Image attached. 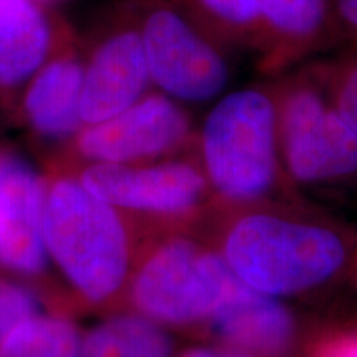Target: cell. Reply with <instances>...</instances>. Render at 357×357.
<instances>
[{"instance_id":"cell-1","label":"cell","mask_w":357,"mask_h":357,"mask_svg":"<svg viewBox=\"0 0 357 357\" xmlns=\"http://www.w3.org/2000/svg\"><path fill=\"white\" fill-rule=\"evenodd\" d=\"M346 257V245L336 231L271 213L238 218L223 245L230 270L271 296L321 287L341 271Z\"/></svg>"},{"instance_id":"cell-2","label":"cell","mask_w":357,"mask_h":357,"mask_svg":"<svg viewBox=\"0 0 357 357\" xmlns=\"http://www.w3.org/2000/svg\"><path fill=\"white\" fill-rule=\"evenodd\" d=\"M43 238L47 252L75 288L105 300L128 271V238L116 208L79 178L61 177L45 187Z\"/></svg>"},{"instance_id":"cell-3","label":"cell","mask_w":357,"mask_h":357,"mask_svg":"<svg viewBox=\"0 0 357 357\" xmlns=\"http://www.w3.org/2000/svg\"><path fill=\"white\" fill-rule=\"evenodd\" d=\"M278 111L260 89L222 96L208 111L200 146L208 181L223 197L253 200L276 178Z\"/></svg>"},{"instance_id":"cell-4","label":"cell","mask_w":357,"mask_h":357,"mask_svg":"<svg viewBox=\"0 0 357 357\" xmlns=\"http://www.w3.org/2000/svg\"><path fill=\"white\" fill-rule=\"evenodd\" d=\"M139 30L151 83L177 102H207L230 78L227 60L184 12L151 3L134 22Z\"/></svg>"},{"instance_id":"cell-5","label":"cell","mask_w":357,"mask_h":357,"mask_svg":"<svg viewBox=\"0 0 357 357\" xmlns=\"http://www.w3.org/2000/svg\"><path fill=\"white\" fill-rule=\"evenodd\" d=\"M235 273L223 257L177 238L162 245L134 280V301L153 321L192 324L211 321Z\"/></svg>"},{"instance_id":"cell-6","label":"cell","mask_w":357,"mask_h":357,"mask_svg":"<svg viewBox=\"0 0 357 357\" xmlns=\"http://www.w3.org/2000/svg\"><path fill=\"white\" fill-rule=\"evenodd\" d=\"M278 131L296 181L324 182L357 172V131L316 91L289 93L278 113Z\"/></svg>"},{"instance_id":"cell-7","label":"cell","mask_w":357,"mask_h":357,"mask_svg":"<svg viewBox=\"0 0 357 357\" xmlns=\"http://www.w3.org/2000/svg\"><path fill=\"white\" fill-rule=\"evenodd\" d=\"M189 132L187 111L159 91L147 93L113 118L88 124L73 141L91 164H136L177 149Z\"/></svg>"},{"instance_id":"cell-8","label":"cell","mask_w":357,"mask_h":357,"mask_svg":"<svg viewBox=\"0 0 357 357\" xmlns=\"http://www.w3.org/2000/svg\"><path fill=\"white\" fill-rule=\"evenodd\" d=\"M79 181L116 208L177 215L192 211L204 197L205 177L187 162L89 164Z\"/></svg>"},{"instance_id":"cell-9","label":"cell","mask_w":357,"mask_h":357,"mask_svg":"<svg viewBox=\"0 0 357 357\" xmlns=\"http://www.w3.org/2000/svg\"><path fill=\"white\" fill-rule=\"evenodd\" d=\"M83 61L84 126L113 118L149 93V70L136 24L105 30Z\"/></svg>"},{"instance_id":"cell-10","label":"cell","mask_w":357,"mask_h":357,"mask_svg":"<svg viewBox=\"0 0 357 357\" xmlns=\"http://www.w3.org/2000/svg\"><path fill=\"white\" fill-rule=\"evenodd\" d=\"M45 184L24 159L0 154V263L38 273L47 261L43 238Z\"/></svg>"},{"instance_id":"cell-11","label":"cell","mask_w":357,"mask_h":357,"mask_svg":"<svg viewBox=\"0 0 357 357\" xmlns=\"http://www.w3.org/2000/svg\"><path fill=\"white\" fill-rule=\"evenodd\" d=\"M83 55L68 40L20 89L13 105L24 123L45 139H75L82 119Z\"/></svg>"},{"instance_id":"cell-12","label":"cell","mask_w":357,"mask_h":357,"mask_svg":"<svg viewBox=\"0 0 357 357\" xmlns=\"http://www.w3.org/2000/svg\"><path fill=\"white\" fill-rule=\"evenodd\" d=\"M211 323L227 347L248 357H284L296 337L291 311L236 275Z\"/></svg>"},{"instance_id":"cell-13","label":"cell","mask_w":357,"mask_h":357,"mask_svg":"<svg viewBox=\"0 0 357 357\" xmlns=\"http://www.w3.org/2000/svg\"><path fill=\"white\" fill-rule=\"evenodd\" d=\"M70 40L38 0H0V98L15 102L20 89Z\"/></svg>"},{"instance_id":"cell-14","label":"cell","mask_w":357,"mask_h":357,"mask_svg":"<svg viewBox=\"0 0 357 357\" xmlns=\"http://www.w3.org/2000/svg\"><path fill=\"white\" fill-rule=\"evenodd\" d=\"M77 329L58 318H35L0 344V357H78Z\"/></svg>"},{"instance_id":"cell-15","label":"cell","mask_w":357,"mask_h":357,"mask_svg":"<svg viewBox=\"0 0 357 357\" xmlns=\"http://www.w3.org/2000/svg\"><path fill=\"white\" fill-rule=\"evenodd\" d=\"M114 357H169L171 339L155 321L144 316H116L108 321Z\"/></svg>"},{"instance_id":"cell-16","label":"cell","mask_w":357,"mask_h":357,"mask_svg":"<svg viewBox=\"0 0 357 357\" xmlns=\"http://www.w3.org/2000/svg\"><path fill=\"white\" fill-rule=\"evenodd\" d=\"M326 0H261V20L288 38H306L323 25Z\"/></svg>"},{"instance_id":"cell-17","label":"cell","mask_w":357,"mask_h":357,"mask_svg":"<svg viewBox=\"0 0 357 357\" xmlns=\"http://www.w3.org/2000/svg\"><path fill=\"white\" fill-rule=\"evenodd\" d=\"M190 3L223 29L242 30L261 20V0H190Z\"/></svg>"},{"instance_id":"cell-18","label":"cell","mask_w":357,"mask_h":357,"mask_svg":"<svg viewBox=\"0 0 357 357\" xmlns=\"http://www.w3.org/2000/svg\"><path fill=\"white\" fill-rule=\"evenodd\" d=\"M35 314L37 300L26 289L17 284H0V344Z\"/></svg>"},{"instance_id":"cell-19","label":"cell","mask_w":357,"mask_h":357,"mask_svg":"<svg viewBox=\"0 0 357 357\" xmlns=\"http://www.w3.org/2000/svg\"><path fill=\"white\" fill-rule=\"evenodd\" d=\"M310 357H357V328L326 334L312 347Z\"/></svg>"},{"instance_id":"cell-20","label":"cell","mask_w":357,"mask_h":357,"mask_svg":"<svg viewBox=\"0 0 357 357\" xmlns=\"http://www.w3.org/2000/svg\"><path fill=\"white\" fill-rule=\"evenodd\" d=\"M78 357H114V341L108 321L91 329L79 342Z\"/></svg>"},{"instance_id":"cell-21","label":"cell","mask_w":357,"mask_h":357,"mask_svg":"<svg viewBox=\"0 0 357 357\" xmlns=\"http://www.w3.org/2000/svg\"><path fill=\"white\" fill-rule=\"evenodd\" d=\"M336 109L357 131V66L349 71L339 89Z\"/></svg>"},{"instance_id":"cell-22","label":"cell","mask_w":357,"mask_h":357,"mask_svg":"<svg viewBox=\"0 0 357 357\" xmlns=\"http://www.w3.org/2000/svg\"><path fill=\"white\" fill-rule=\"evenodd\" d=\"M181 357H248L231 347H194L184 352Z\"/></svg>"},{"instance_id":"cell-23","label":"cell","mask_w":357,"mask_h":357,"mask_svg":"<svg viewBox=\"0 0 357 357\" xmlns=\"http://www.w3.org/2000/svg\"><path fill=\"white\" fill-rule=\"evenodd\" d=\"M336 6L342 19L357 30V0H336Z\"/></svg>"},{"instance_id":"cell-24","label":"cell","mask_w":357,"mask_h":357,"mask_svg":"<svg viewBox=\"0 0 357 357\" xmlns=\"http://www.w3.org/2000/svg\"><path fill=\"white\" fill-rule=\"evenodd\" d=\"M38 2H42V3H45V6H50V3H53V2H56V0H38Z\"/></svg>"}]
</instances>
